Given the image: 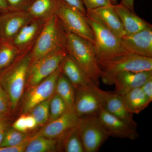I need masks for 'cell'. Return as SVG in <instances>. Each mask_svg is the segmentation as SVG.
Segmentation results:
<instances>
[{
	"instance_id": "6da1fadb",
	"label": "cell",
	"mask_w": 152,
	"mask_h": 152,
	"mask_svg": "<svg viewBox=\"0 0 152 152\" xmlns=\"http://www.w3.org/2000/svg\"><path fill=\"white\" fill-rule=\"evenodd\" d=\"M32 48L21 52L13 62L0 73V84L8 95L12 111L24 93Z\"/></svg>"
},
{
	"instance_id": "7a4b0ae2",
	"label": "cell",
	"mask_w": 152,
	"mask_h": 152,
	"mask_svg": "<svg viewBox=\"0 0 152 152\" xmlns=\"http://www.w3.org/2000/svg\"><path fill=\"white\" fill-rule=\"evenodd\" d=\"M66 48L67 53L87 76L99 86L102 72L98 63L94 43L68 31H66Z\"/></svg>"
},
{
	"instance_id": "3957f363",
	"label": "cell",
	"mask_w": 152,
	"mask_h": 152,
	"mask_svg": "<svg viewBox=\"0 0 152 152\" xmlns=\"http://www.w3.org/2000/svg\"><path fill=\"white\" fill-rule=\"evenodd\" d=\"M66 43L65 29L58 17L54 15L46 20L31 49V63L56 51L66 49Z\"/></svg>"
},
{
	"instance_id": "277c9868",
	"label": "cell",
	"mask_w": 152,
	"mask_h": 152,
	"mask_svg": "<svg viewBox=\"0 0 152 152\" xmlns=\"http://www.w3.org/2000/svg\"><path fill=\"white\" fill-rule=\"evenodd\" d=\"M86 18L94 33V44L99 64L126 53L121 44V39L97 18L88 12Z\"/></svg>"
},
{
	"instance_id": "5b68a950",
	"label": "cell",
	"mask_w": 152,
	"mask_h": 152,
	"mask_svg": "<svg viewBox=\"0 0 152 152\" xmlns=\"http://www.w3.org/2000/svg\"><path fill=\"white\" fill-rule=\"evenodd\" d=\"M99 64L102 72L101 78L104 83L119 73L152 71V58L126 53Z\"/></svg>"
},
{
	"instance_id": "8992f818",
	"label": "cell",
	"mask_w": 152,
	"mask_h": 152,
	"mask_svg": "<svg viewBox=\"0 0 152 152\" xmlns=\"http://www.w3.org/2000/svg\"><path fill=\"white\" fill-rule=\"evenodd\" d=\"M85 152H96L110 136L97 115L80 118L77 126Z\"/></svg>"
},
{
	"instance_id": "52a82bcc",
	"label": "cell",
	"mask_w": 152,
	"mask_h": 152,
	"mask_svg": "<svg viewBox=\"0 0 152 152\" xmlns=\"http://www.w3.org/2000/svg\"><path fill=\"white\" fill-rule=\"evenodd\" d=\"M67 55L66 49L59 50L31 63L25 90L37 85L58 69Z\"/></svg>"
},
{
	"instance_id": "ba28073f",
	"label": "cell",
	"mask_w": 152,
	"mask_h": 152,
	"mask_svg": "<svg viewBox=\"0 0 152 152\" xmlns=\"http://www.w3.org/2000/svg\"><path fill=\"white\" fill-rule=\"evenodd\" d=\"M61 64L62 63L56 70L37 85L26 89L22 104L23 114L29 113L36 106L55 94L57 81L62 72Z\"/></svg>"
},
{
	"instance_id": "9c48e42d",
	"label": "cell",
	"mask_w": 152,
	"mask_h": 152,
	"mask_svg": "<svg viewBox=\"0 0 152 152\" xmlns=\"http://www.w3.org/2000/svg\"><path fill=\"white\" fill-rule=\"evenodd\" d=\"M104 106L101 89L95 84L75 90L74 110L79 118L98 115Z\"/></svg>"
},
{
	"instance_id": "30bf717a",
	"label": "cell",
	"mask_w": 152,
	"mask_h": 152,
	"mask_svg": "<svg viewBox=\"0 0 152 152\" xmlns=\"http://www.w3.org/2000/svg\"><path fill=\"white\" fill-rule=\"evenodd\" d=\"M56 15L66 31L80 36L94 43V33L86 16L63 1Z\"/></svg>"
},
{
	"instance_id": "8fae6325",
	"label": "cell",
	"mask_w": 152,
	"mask_h": 152,
	"mask_svg": "<svg viewBox=\"0 0 152 152\" xmlns=\"http://www.w3.org/2000/svg\"><path fill=\"white\" fill-rule=\"evenodd\" d=\"M151 77L152 71L123 72L111 76L104 83L115 85V92L123 96L131 90L141 87Z\"/></svg>"
},
{
	"instance_id": "7c38bea8",
	"label": "cell",
	"mask_w": 152,
	"mask_h": 152,
	"mask_svg": "<svg viewBox=\"0 0 152 152\" xmlns=\"http://www.w3.org/2000/svg\"><path fill=\"white\" fill-rule=\"evenodd\" d=\"M33 19L26 11H9L0 14V39L12 41Z\"/></svg>"
},
{
	"instance_id": "4fadbf2b",
	"label": "cell",
	"mask_w": 152,
	"mask_h": 152,
	"mask_svg": "<svg viewBox=\"0 0 152 152\" xmlns=\"http://www.w3.org/2000/svg\"><path fill=\"white\" fill-rule=\"evenodd\" d=\"M121 44L126 53L152 58V27L124 36Z\"/></svg>"
},
{
	"instance_id": "5bb4252c",
	"label": "cell",
	"mask_w": 152,
	"mask_h": 152,
	"mask_svg": "<svg viewBox=\"0 0 152 152\" xmlns=\"http://www.w3.org/2000/svg\"><path fill=\"white\" fill-rule=\"evenodd\" d=\"M97 115L110 136L132 140L139 137L137 128L112 115L104 107L101 110Z\"/></svg>"
},
{
	"instance_id": "9a60e30c",
	"label": "cell",
	"mask_w": 152,
	"mask_h": 152,
	"mask_svg": "<svg viewBox=\"0 0 152 152\" xmlns=\"http://www.w3.org/2000/svg\"><path fill=\"white\" fill-rule=\"evenodd\" d=\"M79 120L80 118L74 110H67L61 116L49 122L36 134L49 138L59 139L68 131L77 127Z\"/></svg>"
},
{
	"instance_id": "2e32d148",
	"label": "cell",
	"mask_w": 152,
	"mask_h": 152,
	"mask_svg": "<svg viewBox=\"0 0 152 152\" xmlns=\"http://www.w3.org/2000/svg\"><path fill=\"white\" fill-rule=\"evenodd\" d=\"M46 20L34 19L19 31L11 41L19 51L21 53L33 47Z\"/></svg>"
},
{
	"instance_id": "e0dca14e",
	"label": "cell",
	"mask_w": 152,
	"mask_h": 152,
	"mask_svg": "<svg viewBox=\"0 0 152 152\" xmlns=\"http://www.w3.org/2000/svg\"><path fill=\"white\" fill-rule=\"evenodd\" d=\"M101 93L104 101L105 108L109 113L137 128V125L133 118V114L128 110L122 96L102 89Z\"/></svg>"
},
{
	"instance_id": "ac0fdd59",
	"label": "cell",
	"mask_w": 152,
	"mask_h": 152,
	"mask_svg": "<svg viewBox=\"0 0 152 152\" xmlns=\"http://www.w3.org/2000/svg\"><path fill=\"white\" fill-rule=\"evenodd\" d=\"M115 6L102 7L87 12L97 18L106 27L121 39L125 35L124 29Z\"/></svg>"
},
{
	"instance_id": "d6986e66",
	"label": "cell",
	"mask_w": 152,
	"mask_h": 152,
	"mask_svg": "<svg viewBox=\"0 0 152 152\" xmlns=\"http://www.w3.org/2000/svg\"><path fill=\"white\" fill-rule=\"evenodd\" d=\"M61 66L62 72L72 85L75 90L95 84L68 53L63 60Z\"/></svg>"
},
{
	"instance_id": "ffe728a7",
	"label": "cell",
	"mask_w": 152,
	"mask_h": 152,
	"mask_svg": "<svg viewBox=\"0 0 152 152\" xmlns=\"http://www.w3.org/2000/svg\"><path fill=\"white\" fill-rule=\"evenodd\" d=\"M115 9L121 19L125 32V35H131L142 30L152 27V25L139 17L132 11L125 6L118 4Z\"/></svg>"
},
{
	"instance_id": "44dd1931",
	"label": "cell",
	"mask_w": 152,
	"mask_h": 152,
	"mask_svg": "<svg viewBox=\"0 0 152 152\" xmlns=\"http://www.w3.org/2000/svg\"><path fill=\"white\" fill-rule=\"evenodd\" d=\"M64 0H32L26 12L33 19L48 20L56 15Z\"/></svg>"
},
{
	"instance_id": "7402d4cb",
	"label": "cell",
	"mask_w": 152,
	"mask_h": 152,
	"mask_svg": "<svg viewBox=\"0 0 152 152\" xmlns=\"http://www.w3.org/2000/svg\"><path fill=\"white\" fill-rule=\"evenodd\" d=\"M122 96L128 110L133 114L140 113L151 103L140 87L131 90Z\"/></svg>"
},
{
	"instance_id": "603a6c76",
	"label": "cell",
	"mask_w": 152,
	"mask_h": 152,
	"mask_svg": "<svg viewBox=\"0 0 152 152\" xmlns=\"http://www.w3.org/2000/svg\"><path fill=\"white\" fill-rule=\"evenodd\" d=\"M58 140L59 151L66 152H85L77 126L68 131Z\"/></svg>"
},
{
	"instance_id": "cb8c5ba5",
	"label": "cell",
	"mask_w": 152,
	"mask_h": 152,
	"mask_svg": "<svg viewBox=\"0 0 152 152\" xmlns=\"http://www.w3.org/2000/svg\"><path fill=\"white\" fill-rule=\"evenodd\" d=\"M59 151L58 139L35 135L32 137L25 152H53Z\"/></svg>"
},
{
	"instance_id": "d4e9b609",
	"label": "cell",
	"mask_w": 152,
	"mask_h": 152,
	"mask_svg": "<svg viewBox=\"0 0 152 152\" xmlns=\"http://www.w3.org/2000/svg\"><path fill=\"white\" fill-rule=\"evenodd\" d=\"M56 94L64 102L68 110H74L75 89L62 72L57 81Z\"/></svg>"
},
{
	"instance_id": "484cf974",
	"label": "cell",
	"mask_w": 152,
	"mask_h": 152,
	"mask_svg": "<svg viewBox=\"0 0 152 152\" xmlns=\"http://www.w3.org/2000/svg\"><path fill=\"white\" fill-rule=\"evenodd\" d=\"M20 53L11 41L0 39V73L10 65Z\"/></svg>"
},
{
	"instance_id": "4316f807",
	"label": "cell",
	"mask_w": 152,
	"mask_h": 152,
	"mask_svg": "<svg viewBox=\"0 0 152 152\" xmlns=\"http://www.w3.org/2000/svg\"><path fill=\"white\" fill-rule=\"evenodd\" d=\"M51 98L38 104L29 113L34 118L37 126H42L48 121L50 104Z\"/></svg>"
},
{
	"instance_id": "83f0119b",
	"label": "cell",
	"mask_w": 152,
	"mask_h": 152,
	"mask_svg": "<svg viewBox=\"0 0 152 152\" xmlns=\"http://www.w3.org/2000/svg\"><path fill=\"white\" fill-rule=\"evenodd\" d=\"M30 136L26 133L22 132L13 128L8 129L6 131L0 147L13 146L21 143Z\"/></svg>"
},
{
	"instance_id": "f1b7e54d",
	"label": "cell",
	"mask_w": 152,
	"mask_h": 152,
	"mask_svg": "<svg viewBox=\"0 0 152 152\" xmlns=\"http://www.w3.org/2000/svg\"><path fill=\"white\" fill-rule=\"evenodd\" d=\"M68 109L64 102L55 93L51 99L50 104V115L48 122L51 121L64 113Z\"/></svg>"
},
{
	"instance_id": "f546056e",
	"label": "cell",
	"mask_w": 152,
	"mask_h": 152,
	"mask_svg": "<svg viewBox=\"0 0 152 152\" xmlns=\"http://www.w3.org/2000/svg\"><path fill=\"white\" fill-rule=\"evenodd\" d=\"M87 12L95 9L118 4L119 0H82Z\"/></svg>"
},
{
	"instance_id": "4dcf8cb0",
	"label": "cell",
	"mask_w": 152,
	"mask_h": 152,
	"mask_svg": "<svg viewBox=\"0 0 152 152\" xmlns=\"http://www.w3.org/2000/svg\"><path fill=\"white\" fill-rule=\"evenodd\" d=\"M12 111L8 95L0 84V114L10 115Z\"/></svg>"
},
{
	"instance_id": "1f68e13d",
	"label": "cell",
	"mask_w": 152,
	"mask_h": 152,
	"mask_svg": "<svg viewBox=\"0 0 152 152\" xmlns=\"http://www.w3.org/2000/svg\"><path fill=\"white\" fill-rule=\"evenodd\" d=\"M32 0H6L9 11H26Z\"/></svg>"
},
{
	"instance_id": "d6a6232c",
	"label": "cell",
	"mask_w": 152,
	"mask_h": 152,
	"mask_svg": "<svg viewBox=\"0 0 152 152\" xmlns=\"http://www.w3.org/2000/svg\"><path fill=\"white\" fill-rule=\"evenodd\" d=\"M32 137H29L21 143L13 146L0 147V152H25L28 144Z\"/></svg>"
},
{
	"instance_id": "836d02e7",
	"label": "cell",
	"mask_w": 152,
	"mask_h": 152,
	"mask_svg": "<svg viewBox=\"0 0 152 152\" xmlns=\"http://www.w3.org/2000/svg\"><path fill=\"white\" fill-rule=\"evenodd\" d=\"M12 128L22 132L26 133L28 131L26 121V114H23L13 124Z\"/></svg>"
},
{
	"instance_id": "e575fe53",
	"label": "cell",
	"mask_w": 152,
	"mask_h": 152,
	"mask_svg": "<svg viewBox=\"0 0 152 152\" xmlns=\"http://www.w3.org/2000/svg\"><path fill=\"white\" fill-rule=\"evenodd\" d=\"M66 3L78 11L85 16H86L87 11L82 0H64Z\"/></svg>"
},
{
	"instance_id": "d590c367",
	"label": "cell",
	"mask_w": 152,
	"mask_h": 152,
	"mask_svg": "<svg viewBox=\"0 0 152 152\" xmlns=\"http://www.w3.org/2000/svg\"><path fill=\"white\" fill-rule=\"evenodd\" d=\"M140 88L146 97L151 102L152 101V77L145 82Z\"/></svg>"
},
{
	"instance_id": "8d00e7d4",
	"label": "cell",
	"mask_w": 152,
	"mask_h": 152,
	"mask_svg": "<svg viewBox=\"0 0 152 152\" xmlns=\"http://www.w3.org/2000/svg\"><path fill=\"white\" fill-rule=\"evenodd\" d=\"M9 115L0 114V133L5 131L10 124Z\"/></svg>"
},
{
	"instance_id": "74e56055",
	"label": "cell",
	"mask_w": 152,
	"mask_h": 152,
	"mask_svg": "<svg viewBox=\"0 0 152 152\" xmlns=\"http://www.w3.org/2000/svg\"><path fill=\"white\" fill-rule=\"evenodd\" d=\"M26 118L28 130L34 129L37 126V124L36 120L31 114H26Z\"/></svg>"
},
{
	"instance_id": "f35d334b",
	"label": "cell",
	"mask_w": 152,
	"mask_h": 152,
	"mask_svg": "<svg viewBox=\"0 0 152 152\" xmlns=\"http://www.w3.org/2000/svg\"><path fill=\"white\" fill-rule=\"evenodd\" d=\"M134 0H121L120 4L125 6L131 10L134 11Z\"/></svg>"
},
{
	"instance_id": "ab89813d",
	"label": "cell",
	"mask_w": 152,
	"mask_h": 152,
	"mask_svg": "<svg viewBox=\"0 0 152 152\" xmlns=\"http://www.w3.org/2000/svg\"><path fill=\"white\" fill-rule=\"evenodd\" d=\"M9 11L8 6L6 0H0V13L6 12Z\"/></svg>"
},
{
	"instance_id": "60d3db41",
	"label": "cell",
	"mask_w": 152,
	"mask_h": 152,
	"mask_svg": "<svg viewBox=\"0 0 152 152\" xmlns=\"http://www.w3.org/2000/svg\"><path fill=\"white\" fill-rule=\"evenodd\" d=\"M5 132L6 131L0 133V147H1V144L2 142L3 138H4V136Z\"/></svg>"
},
{
	"instance_id": "b9f144b4",
	"label": "cell",
	"mask_w": 152,
	"mask_h": 152,
	"mask_svg": "<svg viewBox=\"0 0 152 152\" xmlns=\"http://www.w3.org/2000/svg\"><path fill=\"white\" fill-rule=\"evenodd\" d=\"M0 14H1V13H0Z\"/></svg>"
}]
</instances>
